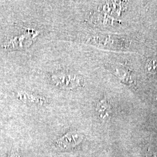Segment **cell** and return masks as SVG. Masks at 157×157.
<instances>
[{"mask_svg":"<svg viewBox=\"0 0 157 157\" xmlns=\"http://www.w3.org/2000/svg\"><path fill=\"white\" fill-rule=\"evenodd\" d=\"M17 98L25 103L43 104L45 102V99L43 97L32 94L26 91H19L17 93Z\"/></svg>","mask_w":157,"mask_h":157,"instance_id":"obj_3","label":"cell"},{"mask_svg":"<svg viewBox=\"0 0 157 157\" xmlns=\"http://www.w3.org/2000/svg\"><path fill=\"white\" fill-rule=\"evenodd\" d=\"M83 139V136L81 133L76 132H71L57 140L56 145L59 148L68 149L78 145Z\"/></svg>","mask_w":157,"mask_h":157,"instance_id":"obj_2","label":"cell"},{"mask_svg":"<svg viewBox=\"0 0 157 157\" xmlns=\"http://www.w3.org/2000/svg\"><path fill=\"white\" fill-rule=\"evenodd\" d=\"M146 157H157V156L155 154H152L151 155H147Z\"/></svg>","mask_w":157,"mask_h":157,"instance_id":"obj_6","label":"cell"},{"mask_svg":"<svg viewBox=\"0 0 157 157\" xmlns=\"http://www.w3.org/2000/svg\"><path fill=\"white\" fill-rule=\"evenodd\" d=\"M96 109L100 117L102 120H106L109 118L112 112L111 106L109 102L106 100L100 101L97 105Z\"/></svg>","mask_w":157,"mask_h":157,"instance_id":"obj_4","label":"cell"},{"mask_svg":"<svg viewBox=\"0 0 157 157\" xmlns=\"http://www.w3.org/2000/svg\"><path fill=\"white\" fill-rule=\"evenodd\" d=\"M146 69L149 73L151 74L157 73V60L151 59L148 61L146 65Z\"/></svg>","mask_w":157,"mask_h":157,"instance_id":"obj_5","label":"cell"},{"mask_svg":"<svg viewBox=\"0 0 157 157\" xmlns=\"http://www.w3.org/2000/svg\"><path fill=\"white\" fill-rule=\"evenodd\" d=\"M53 83L64 89L72 90L81 86L83 80L81 76L71 73H58L51 77Z\"/></svg>","mask_w":157,"mask_h":157,"instance_id":"obj_1","label":"cell"},{"mask_svg":"<svg viewBox=\"0 0 157 157\" xmlns=\"http://www.w3.org/2000/svg\"></svg>","mask_w":157,"mask_h":157,"instance_id":"obj_7","label":"cell"}]
</instances>
